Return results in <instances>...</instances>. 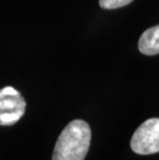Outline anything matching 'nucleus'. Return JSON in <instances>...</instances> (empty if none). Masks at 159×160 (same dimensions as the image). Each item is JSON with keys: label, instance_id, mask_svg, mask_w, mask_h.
<instances>
[{"label": "nucleus", "instance_id": "nucleus-1", "mask_svg": "<svg viewBox=\"0 0 159 160\" xmlns=\"http://www.w3.org/2000/svg\"><path fill=\"white\" fill-rule=\"evenodd\" d=\"M90 142V126L84 120H73L66 125L57 139L53 160H84Z\"/></svg>", "mask_w": 159, "mask_h": 160}, {"label": "nucleus", "instance_id": "nucleus-2", "mask_svg": "<svg viewBox=\"0 0 159 160\" xmlns=\"http://www.w3.org/2000/svg\"><path fill=\"white\" fill-rule=\"evenodd\" d=\"M132 151L140 155L159 152V118H151L140 125L130 142Z\"/></svg>", "mask_w": 159, "mask_h": 160}, {"label": "nucleus", "instance_id": "nucleus-3", "mask_svg": "<svg viewBox=\"0 0 159 160\" xmlns=\"http://www.w3.org/2000/svg\"><path fill=\"white\" fill-rule=\"evenodd\" d=\"M26 101L18 90L11 86L0 89V125L16 124L25 114Z\"/></svg>", "mask_w": 159, "mask_h": 160}, {"label": "nucleus", "instance_id": "nucleus-4", "mask_svg": "<svg viewBox=\"0 0 159 160\" xmlns=\"http://www.w3.org/2000/svg\"><path fill=\"white\" fill-rule=\"evenodd\" d=\"M138 50L146 56L159 54V25L147 29L138 40Z\"/></svg>", "mask_w": 159, "mask_h": 160}, {"label": "nucleus", "instance_id": "nucleus-5", "mask_svg": "<svg viewBox=\"0 0 159 160\" xmlns=\"http://www.w3.org/2000/svg\"><path fill=\"white\" fill-rule=\"evenodd\" d=\"M133 0H99V5L103 9H116L130 4Z\"/></svg>", "mask_w": 159, "mask_h": 160}]
</instances>
